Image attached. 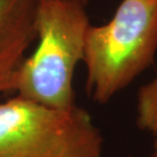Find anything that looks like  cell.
I'll use <instances>...</instances> for the list:
<instances>
[{
    "label": "cell",
    "mask_w": 157,
    "mask_h": 157,
    "mask_svg": "<svg viewBox=\"0 0 157 157\" xmlns=\"http://www.w3.org/2000/svg\"><path fill=\"white\" fill-rule=\"evenodd\" d=\"M90 26L85 3L81 0H38L36 28L39 44L15 71L10 91L48 107H74V74L84 58Z\"/></svg>",
    "instance_id": "1"
},
{
    "label": "cell",
    "mask_w": 157,
    "mask_h": 157,
    "mask_svg": "<svg viewBox=\"0 0 157 157\" xmlns=\"http://www.w3.org/2000/svg\"><path fill=\"white\" fill-rule=\"evenodd\" d=\"M156 50L157 0H122L107 24L87 31V93L108 102L152 64Z\"/></svg>",
    "instance_id": "2"
},
{
    "label": "cell",
    "mask_w": 157,
    "mask_h": 157,
    "mask_svg": "<svg viewBox=\"0 0 157 157\" xmlns=\"http://www.w3.org/2000/svg\"><path fill=\"white\" fill-rule=\"evenodd\" d=\"M103 138L85 109L15 96L0 102V157H101Z\"/></svg>",
    "instance_id": "3"
},
{
    "label": "cell",
    "mask_w": 157,
    "mask_h": 157,
    "mask_svg": "<svg viewBox=\"0 0 157 157\" xmlns=\"http://www.w3.org/2000/svg\"><path fill=\"white\" fill-rule=\"evenodd\" d=\"M38 0H0V93L10 91L13 74L37 39Z\"/></svg>",
    "instance_id": "4"
},
{
    "label": "cell",
    "mask_w": 157,
    "mask_h": 157,
    "mask_svg": "<svg viewBox=\"0 0 157 157\" xmlns=\"http://www.w3.org/2000/svg\"><path fill=\"white\" fill-rule=\"evenodd\" d=\"M137 125L142 131L157 135V77L138 92Z\"/></svg>",
    "instance_id": "5"
},
{
    "label": "cell",
    "mask_w": 157,
    "mask_h": 157,
    "mask_svg": "<svg viewBox=\"0 0 157 157\" xmlns=\"http://www.w3.org/2000/svg\"><path fill=\"white\" fill-rule=\"evenodd\" d=\"M153 147H154V150H153V156L157 157V135L155 136V140H154V144H153Z\"/></svg>",
    "instance_id": "6"
},
{
    "label": "cell",
    "mask_w": 157,
    "mask_h": 157,
    "mask_svg": "<svg viewBox=\"0 0 157 157\" xmlns=\"http://www.w3.org/2000/svg\"><path fill=\"white\" fill-rule=\"evenodd\" d=\"M81 1H82V2H84V3H86V2H87V0H81Z\"/></svg>",
    "instance_id": "7"
},
{
    "label": "cell",
    "mask_w": 157,
    "mask_h": 157,
    "mask_svg": "<svg viewBox=\"0 0 157 157\" xmlns=\"http://www.w3.org/2000/svg\"><path fill=\"white\" fill-rule=\"evenodd\" d=\"M150 157H154V156H153V155H151V156H150Z\"/></svg>",
    "instance_id": "8"
}]
</instances>
